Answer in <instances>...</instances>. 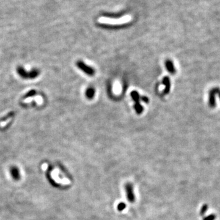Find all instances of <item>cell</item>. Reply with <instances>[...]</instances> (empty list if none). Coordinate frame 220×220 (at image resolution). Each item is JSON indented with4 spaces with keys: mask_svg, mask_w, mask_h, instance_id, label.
Listing matches in <instances>:
<instances>
[{
    "mask_svg": "<svg viewBox=\"0 0 220 220\" xmlns=\"http://www.w3.org/2000/svg\"><path fill=\"white\" fill-rule=\"evenodd\" d=\"M132 20V17L130 15H126L119 18H113L106 17H101L98 19L100 23L107 24L110 25H120L130 22Z\"/></svg>",
    "mask_w": 220,
    "mask_h": 220,
    "instance_id": "1",
    "label": "cell"
},
{
    "mask_svg": "<svg viewBox=\"0 0 220 220\" xmlns=\"http://www.w3.org/2000/svg\"><path fill=\"white\" fill-rule=\"evenodd\" d=\"M77 66L81 70H83L84 72H85L86 74L89 75H93L94 74V70L84 63L81 61H78L76 63Z\"/></svg>",
    "mask_w": 220,
    "mask_h": 220,
    "instance_id": "2",
    "label": "cell"
},
{
    "mask_svg": "<svg viewBox=\"0 0 220 220\" xmlns=\"http://www.w3.org/2000/svg\"><path fill=\"white\" fill-rule=\"evenodd\" d=\"M216 93L214 88L210 90L209 93V105L212 108L216 106Z\"/></svg>",
    "mask_w": 220,
    "mask_h": 220,
    "instance_id": "3",
    "label": "cell"
},
{
    "mask_svg": "<svg viewBox=\"0 0 220 220\" xmlns=\"http://www.w3.org/2000/svg\"><path fill=\"white\" fill-rule=\"evenodd\" d=\"M163 85H165V89L163 90L164 94H167L170 91L171 89V81L170 78L165 76L163 79Z\"/></svg>",
    "mask_w": 220,
    "mask_h": 220,
    "instance_id": "4",
    "label": "cell"
},
{
    "mask_svg": "<svg viewBox=\"0 0 220 220\" xmlns=\"http://www.w3.org/2000/svg\"><path fill=\"white\" fill-rule=\"evenodd\" d=\"M165 67L167 69V70L171 74H175L176 72V70L175 69V67L174 66V64L172 61L168 60L165 61Z\"/></svg>",
    "mask_w": 220,
    "mask_h": 220,
    "instance_id": "5",
    "label": "cell"
},
{
    "mask_svg": "<svg viewBox=\"0 0 220 220\" xmlns=\"http://www.w3.org/2000/svg\"><path fill=\"white\" fill-rule=\"evenodd\" d=\"M95 94V90L93 88H90L87 89L86 92V95L87 96V97L89 99H91L94 97Z\"/></svg>",
    "mask_w": 220,
    "mask_h": 220,
    "instance_id": "6",
    "label": "cell"
},
{
    "mask_svg": "<svg viewBox=\"0 0 220 220\" xmlns=\"http://www.w3.org/2000/svg\"><path fill=\"white\" fill-rule=\"evenodd\" d=\"M131 96L133 100L135 102V103H139V95L137 91H135V90L134 91H132L131 92Z\"/></svg>",
    "mask_w": 220,
    "mask_h": 220,
    "instance_id": "7",
    "label": "cell"
},
{
    "mask_svg": "<svg viewBox=\"0 0 220 220\" xmlns=\"http://www.w3.org/2000/svg\"><path fill=\"white\" fill-rule=\"evenodd\" d=\"M135 109L138 114H141L143 111V107L140 103H135Z\"/></svg>",
    "mask_w": 220,
    "mask_h": 220,
    "instance_id": "8",
    "label": "cell"
},
{
    "mask_svg": "<svg viewBox=\"0 0 220 220\" xmlns=\"http://www.w3.org/2000/svg\"><path fill=\"white\" fill-rule=\"evenodd\" d=\"M214 89H215V92L216 93V95H218L219 98L220 99V89L219 88H214Z\"/></svg>",
    "mask_w": 220,
    "mask_h": 220,
    "instance_id": "9",
    "label": "cell"
},
{
    "mask_svg": "<svg viewBox=\"0 0 220 220\" xmlns=\"http://www.w3.org/2000/svg\"><path fill=\"white\" fill-rule=\"evenodd\" d=\"M142 100H143V102H144L145 103H148L149 102V99L147 97H143L141 98Z\"/></svg>",
    "mask_w": 220,
    "mask_h": 220,
    "instance_id": "10",
    "label": "cell"
}]
</instances>
